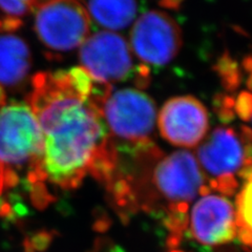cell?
<instances>
[{
    "instance_id": "5bb4252c",
    "label": "cell",
    "mask_w": 252,
    "mask_h": 252,
    "mask_svg": "<svg viewBox=\"0 0 252 252\" xmlns=\"http://www.w3.org/2000/svg\"><path fill=\"white\" fill-rule=\"evenodd\" d=\"M218 72L227 89H234L240 82V74L235 61L228 55H224L218 62Z\"/></svg>"
},
{
    "instance_id": "4fadbf2b",
    "label": "cell",
    "mask_w": 252,
    "mask_h": 252,
    "mask_svg": "<svg viewBox=\"0 0 252 252\" xmlns=\"http://www.w3.org/2000/svg\"><path fill=\"white\" fill-rule=\"evenodd\" d=\"M236 227L248 226L252 229V177L246 181L242 191L236 196Z\"/></svg>"
},
{
    "instance_id": "3957f363",
    "label": "cell",
    "mask_w": 252,
    "mask_h": 252,
    "mask_svg": "<svg viewBox=\"0 0 252 252\" xmlns=\"http://www.w3.org/2000/svg\"><path fill=\"white\" fill-rule=\"evenodd\" d=\"M35 31L40 41L54 52L81 46L90 34V14L79 0H31Z\"/></svg>"
},
{
    "instance_id": "277c9868",
    "label": "cell",
    "mask_w": 252,
    "mask_h": 252,
    "mask_svg": "<svg viewBox=\"0 0 252 252\" xmlns=\"http://www.w3.org/2000/svg\"><path fill=\"white\" fill-rule=\"evenodd\" d=\"M102 116L109 135L130 146L152 144L157 108L146 94L133 89L110 92L102 103Z\"/></svg>"
},
{
    "instance_id": "9a60e30c",
    "label": "cell",
    "mask_w": 252,
    "mask_h": 252,
    "mask_svg": "<svg viewBox=\"0 0 252 252\" xmlns=\"http://www.w3.org/2000/svg\"><path fill=\"white\" fill-rule=\"evenodd\" d=\"M162 226L169 231V233L182 235L187 230V227L189 224V219L187 214H171L168 212V215L164 217V219L161 220Z\"/></svg>"
},
{
    "instance_id": "8992f818",
    "label": "cell",
    "mask_w": 252,
    "mask_h": 252,
    "mask_svg": "<svg viewBox=\"0 0 252 252\" xmlns=\"http://www.w3.org/2000/svg\"><path fill=\"white\" fill-rule=\"evenodd\" d=\"M82 68L94 81L109 84L122 81L132 69V57L124 37L109 31L89 36L81 44Z\"/></svg>"
},
{
    "instance_id": "30bf717a",
    "label": "cell",
    "mask_w": 252,
    "mask_h": 252,
    "mask_svg": "<svg viewBox=\"0 0 252 252\" xmlns=\"http://www.w3.org/2000/svg\"><path fill=\"white\" fill-rule=\"evenodd\" d=\"M191 233L202 245H222L236 236L233 206L224 196L209 194L194 204Z\"/></svg>"
},
{
    "instance_id": "ba28073f",
    "label": "cell",
    "mask_w": 252,
    "mask_h": 252,
    "mask_svg": "<svg viewBox=\"0 0 252 252\" xmlns=\"http://www.w3.org/2000/svg\"><path fill=\"white\" fill-rule=\"evenodd\" d=\"M204 175L194 156L179 151L160 159L153 172V183L170 203H188L195 199L204 184Z\"/></svg>"
},
{
    "instance_id": "44dd1931",
    "label": "cell",
    "mask_w": 252,
    "mask_h": 252,
    "mask_svg": "<svg viewBox=\"0 0 252 252\" xmlns=\"http://www.w3.org/2000/svg\"><path fill=\"white\" fill-rule=\"evenodd\" d=\"M183 1L184 0H161L160 4L166 9H178Z\"/></svg>"
},
{
    "instance_id": "52a82bcc",
    "label": "cell",
    "mask_w": 252,
    "mask_h": 252,
    "mask_svg": "<svg viewBox=\"0 0 252 252\" xmlns=\"http://www.w3.org/2000/svg\"><path fill=\"white\" fill-rule=\"evenodd\" d=\"M158 124L162 137L179 147H193L204 139L209 127L207 109L191 96L175 97L161 108Z\"/></svg>"
},
{
    "instance_id": "cb8c5ba5",
    "label": "cell",
    "mask_w": 252,
    "mask_h": 252,
    "mask_svg": "<svg viewBox=\"0 0 252 252\" xmlns=\"http://www.w3.org/2000/svg\"><path fill=\"white\" fill-rule=\"evenodd\" d=\"M170 252H183V251H181V250H177V249H175V250H171Z\"/></svg>"
},
{
    "instance_id": "7a4b0ae2",
    "label": "cell",
    "mask_w": 252,
    "mask_h": 252,
    "mask_svg": "<svg viewBox=\"0 0 252 252\" xmlns=\"http://www.w3.org/2000/svg\"><path fill=\"white\" fill-rule=\"evenodd\" d=\"M42 133L28 104L11 103L0 108V199L15 188L26 173L38 207L51 201L41 178Z\"/></svg>"
},
{
    "instance_id": "d6986e66",
    "label": "cell",
    "mask_w": 252,
    "mask_h": 252,
    "mask_svg": "<svg viewBox=\"0 0 252 252\" xmlns=\"http://www.w3.org/2000/svg\"><path fill=\"white\" fill-rule=\"evenodd\" d=\"M239 241L246 250H252V229L248 226H242L238 230Z\"/></svg>"
},
{
    "instance_id": "d4e9b609",
    "label": "cell",
    "mask_w": 252,
    "mask_h": 252,
    "mask_svg": "<svg viewBox=\"0 0 252 252\" xmlns=\"http://www.w3.org/2000/svg\"><path fill=\"white\" fill-rule=\"evenodd\" d=\"M251 120H252V119H251Z\"/></svg>"
},
{
    "instance_id": "5b68a950",
    "label": "cell",
    "mask_w": 252,
    "mask_h": 252,
    "mask_svg": "<svg viewBox=\"0 0 252 252\" xmlns=\"http://www.w3.org/2000/svg\"><path fill=\"white\" fill-rule=\"evenodd\" d=\"M130 43L140 60L152 65H165L179 54L182 32L168 14L149 11L136 21L131 30Z\"/></svg>"
},
{
    "instance_id": "e0dca14e",
    "label": "cell",
    "mask_w": 252,
    "mask_h": 252,
    "mask_svg": "<svg viewBox=\"0 0 252 252\" xmlns=\"http://www.w3.org/2000/svg\"><path fill=\"white\" fill-rule=\"evenodd\" d=\"M210 189L218 190L220 193L226 195H233L235 193L236 188L239 186L238 181L233 175H227L223 177H219L217 179L210 180Z\"/></svg>"
},
{
    "instance_id": "ffe728a7",
    "label": "cell",
    "mask_w": 252,
    "mask_h": 252,
    "mask_svg": "<svg viewBox=\"0 0 252 252\" xmlns=\"http://www.w3.org/2000/svg\"><path fill=\"white\" fill-rule=\"evenodd\" d=\"M182 240H183L182 235L169 233L166 238V246H167V248H169L171 250H175L176 248H178L181 245V242H182Z\"/></svg>"
},
{
    "instance_id": "7402d4cb",
    "label": "cell",
    "mask_w": 252,
    "mask_h": 252,
    "mask_svg": "<svg viewBox=\"0 0 252 252\" xmlns=\"http://www.w3.org/2000/svg\"><path fill=\"white\" fill-rule=\"evenodd\" d=\"M11 214H12V209L10 207V205L2 199H0V216L9 217L11 216Z\"/></svg>"
},
{
    "instance_id": "6da1fadb",
    "label": "cell",
    "mask_w": 252,
    "mask_h": 252,
    "mask_svg": "<svg viewBox=\"0 0 252 252\" xmlns=\"http://www.w3.org/2000/svg\"><path fill=\"white\" fill-rule=\"evenodd\" d=\"M109 84L94 81L82 67L39 73L28 105L42 133L40 161L44 186L76 189L113 145L102 116Z\"/></svg>"
},
{
    "instance_id": "7c38bea8",
    "label": "cell",
    "mask_w": 252,
    "mask_h": 252,
    "mask_svg": "<svg viewBox=\"0 0 252 252\" xmlns=\"http://www.w3.org/2000/svg\"><path fill=\"white\" fill-rule=\"evenodd\" d=\"M136 0H89V13L98 25L107 30H123L137 15Z\"/></svg>"
},
{
    "instance_id": "2e32d148",
    "label": "cell",
    "mask_w": 252,
    "mask_h": 252,
    "mask_svg": "<svg viewBox=\"0 0 252 252\" xmlns=\"http://www.w3.org/2000/svg\"><path fill=\"white\" fill-rule=\"evenodd\" d=\"M31 0H0V9L5 14L7 18L19 19L25 16L30 10Z\"/></svg>"
},
{
    "instance_id": "8fae6325",
    "label": "cell",
    "mask_w": 252,
    "mask_h": 252,
    "mask_svg": "<svg viewBox=\"0 0 252 252\" xmlns=\"http://www.w3.org/2000/svg\"><path fill=\"white\" fill-rule=\"evenodd\" d=\"M32 63L30 47L19 36L0 32V88L20 84Z\"/></svg>"
},
{
    "instance_id": "9c48e42d",
    "label": "cell",
    "mask_w": 252,
    "mask_h": 252,
    "mask_svg": "<svg viewBox=\"0 0 252 252\" xmlns=\"http://www.w3.org/2000/svg\"><path fill=\"white\" fill-rule=\"evenodd\" d=\"M252 144V131L243 128L242 138L232 128L219 127L198 148V159L209 175H233L246 161V147Z\"/></svg>"
},
{
    "instance_id": "ac0fdd59",
    "label": "cell",
    "mask_w": 252,
    "mask_h": 252,
    "mask_svg": "<svg viewBox=\"0 0 252 252\" xmlns=\"http://www.w3.org/2000/svg\"><path fill=\"white\" fill-rule=\"evenodd\" d=\"M234 112L243 120L252 119V93H242L234 101Z\"/></svg>"
},
{
    "instance_id": "603a6c76",
    "label": "cell",
    "mask_w": 252,
    "mask_h": 252,
    "mask_svg": "<svg viewBox=\"0 0 252 252\" xmlns=\"http://www.w3.org/2000/svg\"><path fill=\"white\" fill-rule=\"evenodd\" d=\"M191 247L195 250V252H212V249L210 248V246L207 245H202V244H196L195 242L190 241Z\"/></svg>"
}]
</instances>
